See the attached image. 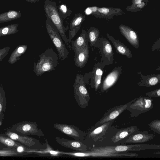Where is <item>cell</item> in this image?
I'll return each instance as SVG.
<instances>
[{
    "instance_id": "cell-38",
    "label": "cell",
    "mask_w": 160,
    "mask_h": 160,
    "mask_svg": "<svg viewBox=\"0 0 160 160\" xmlns=\"http://www.w3.org/2000/svg\"><path fill=\"white\" fill-rule=\"evenodd\" d=\"M2 124V122L0 121V127L1 126Z\"/></svg>"
},
{
    "instance_id": "cell-21",
    "label": "cell",
    "mask_w": 160,
    "mask_h": 160,
    "mask_svg": "<svg viewBox=\"0 0 160 160\" xmlns=\"http://www.w3.org/2000/svg\"><path fill=\"white\" fill-rule=\"evenodd\" d=\"M27 46L23 45L17 47L12 53L8 62L10 64H13L19 59V57L23 54L26 51Z\"/></svg>"
},
{
    "instance_id": "cell-27",
    "label": "cell",
    "mask_w": 160,
    "mask_h": 160,
    "mask_svg": "<svg viewBox=\"0 0 160 160\" xmlns=\"http://www.w3.org/2000/svg\"><path fill=\"white\" fill-rule=\"evenodd\" d=\"M110 123L109 122L104 123L102 125L96 128L90 133L89 137L95 139L100 134L105 132Z\"/></svg>"
},
{
    "instance_id": "cell-3",
    "label": "cell",
    "mask_w": 160,
    "mask_h": 160,
    "mask_svg": "<svg viewBox=\"0 0 160 160\" xmlns=\"http://www.w3.org/2000/svg\"><path fill=\"white\" fill-rule=\"evenodd\" d=\"M46 17L45 26L47 32L58 52L59 58L62 60L65 59L69 55V52L56 28L50 19Z\"/></svg>"
},
{
    "instance_id": "cell-28",
    "label": "cell",
    "mask_w": 160,
    "mask_h": 160,
    "mask_svg": "<svg viewBox=\"0 0 160 160\" xmlns=\"http://www.w3.org/2000/svg\"><path fill=\"white\" fill-rule=\"evenodd\" d=\"M148 2H142L141 4H133L127 6L125 8L126 10L131 12H136L140 11L146 6Z\"/></svg>"
},
{
    "instance_id": "cell-17",
    "label": "cell",
    "mask_w": 160,
    "mask_h": 160,
    "mask_svg": "<svg viewBox=\"0 0 160 160\" xmlns=\"http://www.w3.org/2000/svg\"><path fill=\"white\" fill-rule=\"evenodd\" d=\"M108 38L113 43L117 51L120 54L125 55L129 58L132 57L131 51L123 43L116 40L108 34H107Z\"/></svg>"
},
{
    "instance_id": "cell-23",
    "label": "cell",
    "mask_w": 160,
    "mask_h": 160,
    "mask_svg": "<svg viewBox=\"0 0 160 160\" xmlns=\"http://www.w3.org/2000/svg\"><path fill=\"white\" fill-rule=\"evenodd\" d=\"M7 106V101L5 91L0 86V121L2 122L4 117Z\"/></svg>"
},
{
    "instance_id": "cell-37",
    "label": "cell",
    "mask_w": 160,
    "mask_h": 160,
    "mask_svg": "<svg viewBox=\"0 0 160 160\" xmlns=\"http://www.w3.org/2000/svg\"><path fill=\"white\" fill-rule=\"evenodd\" d=\"M157 95L158 97L160 96V90L159 89L157 92Z\"/></svg>"
},
{
    "instance_id": "cell-2",
    "label": "cell",
    "mask_w": 160,
    "mask_h": 160,
    "mask_svg": "<svg viewBox=\"0 0 160 160\" xmlns=\"http://www.w3.org/2000/svg\"><path fill=\"white\" fill-rule=\"evenodd\" d=\"M44 9L46 17L48 18L54 25L62 40L68 46L70 42L66 35L65 28L63 20L59 13L56 2L50 0H45Z\"/></svg>"
},
{
    "instance_id": "cell-1",
    "label": "cell",
    "mask_w": 160,
    "mask_h": 160,
    "mask_svg": "<svg viewBox=\"0 0 160 160\" xmlns=\"http://www.w3.org/2000/svg\"><path fill=\"white\" fill-rule=\"evenodd\" d=\"M58 59L57 54L52 49H46L40 55L38 62H34V72L37 76H39L45 72L54 70L57 67Z\"/></svg>"
},
{
    "instance_id": "cell-33",
    "label": "cell",
    "mask_w": 160,
    "mask_h": 160,
    "mask_svg": "<svg viewBox=\"0 0 160 160\" xmlns=\"http://www.w3.org/2000/svg\"><path fill=\"white\" fill-rule=\"evenodd\" d=\"M150 126L157 130L159 134L160 130V122L159 120H158L153 121L150 124Z\"/></svg>"
},
{
    "instance_id": "cell-20",
    "label": "cell",
    "mask_w": 160,
    "mask_h": 160,
    "mask_svg": "<svg viewBox=\"0 0 160 160\" xmlns=\"http://www.w3.org/2000/svg\"><path fill=\"white\" fill-rule=\"evenodd\" d=\"M152 103V101L150 99L141 98L136 101L131 106L136 109L145 110L150 108Z\"/></svg>"
},
{
    "instance_id": "cell-39",
    "label": "cell",
    "mask_w": 160,
    "mask_h": 160,
    "mask_svg": "<svg viewBox=\"0 0 160 160\" xmlns=\"http://www.w3.org/2000/svg\"><path fill=\"white\" fill-rule=\"evenodd\" d=\"M1 0H0V1H1Z\"/></svg>"
},
{
    "instance_id": "cell-5",
    "label": "cell",
    "mask_w": 160,
    "mask_h": 160,
    "mask_svg": "<svg viewBox=\"0 0 160 160\" xmlns=\"http://www.w3.org/2000/svg\"><path fill=\"white\" fill-rule=\"evenodd\" d=\"M73 88L74 97L77 102L80 108H85L88 105L90 97L82 76L77 75Z\"/></svg>"
},
{
    "instance_id": "cell-19",
    "label": "cell",
    "mask_w": 160,
    "mask_h": 160,
    "mask_svg": "<svg viewBox=\"0 0 160 160\" xmlns=\"http://www.w3.org/2000/svg\"><path fill=\"white\" fill-rule=\"evenodd\" d=\"M136 128V127L131 126L121 130L112 137V140L114 143L117 142L132 133Z\"/></svg>"
},
{
    "instance_id": "cell-13",
    "label": "cell",
    "mask_w": 160,
    "mask_h": 160,
    "mask_svg": "<svg viewBox=\"0 0 160 160\" xmlns=\"http://www.w3.org/2000/svg\"><path fill=\"white\" fill-rule=\"evenodd\" d=\"M132 101L128 103L120 106L115 108L114 109L111 110L110 111L108 112L99 122V123L101 124L104 123L111 121L119 116L127 108L128 105Z\"/></svg>"
},
{
    "instance_id": "cell-29",
    "label": "cell",
    "mask_w": 160,
    "mask_h": 160,
    "mask_svg": "<svg viewBox=\"0 0 160 160\" xmlns=\"http://www.w3.org/2000/svg\"><path fill=\"white\" fill-rule=\"evenodd\" d=\"M60 16L62 20H64L72 13L71 11L64 4L59 5L58 9Z\"/></svg>"
},
{
    "instance_id": "cell-36",
    "label": "cell",
    "mask_w": 160,
    "mask_h": 160,
    "mask_svg": "<svg viewBox=\"0 0 160 160\" xmlns=\"http://www.w3.org/2000/svg\"><path fill=\"white\" fill-rule=\"evenodd\" d=\"M26 1L31 2V3H36L37 2L40 0H25Z\"/></svg>"
},
{
    "instance_id": "cell-8",
    "label": "cell",
    "mask_w": 160,
    "mask_h": 160,
    "mask_svg": "<svg viewBox=\"0 0 160 160\" xmlns=\"http://www.w3.org/2000/svg\"><path fill=\"white\" fill-rule=\"evenodd\" d=\"M89 7L91 12V14L96 18L111 19L113 16L122 15L124 14L122 10L118 8H99L96 6Z\"/></svg>"
},
{
    "instance_id": "cell-15",
    "label": "cell",
    "mask_w": 160,
    "mask_h": 160,
    "mask_svg": "<svg viewBox=\"0 0 160 160\" xmlns=\"http://www.w3.org/2000/svg\"><path fill=\"white\" fill-rule=\"evenodd\" d=\"M153 135L141 132L131 136L125 142L126 143H142L147 142L153 138Z\"/></svg>"
},
{
    "instance_id": "cell-12",
    "label": "cell",
    "mask_w": 160,
    "mask_h": 160,
    "mask_svg": "<svg viewBox=\"0 0 160 160\" xmlns=\"http://www.w3.org/2000/svg\"><path fill=\"white\" fill-rule=\"evenodd\" d=\"M88 48L87 43L82 50L75 54V62L78 67L82 68L87 62L89 54Z\"/></svg>"
},
{
    "instance_id": "cell-34",
    "label": "cell",
    "mask_w": 160,
    "mask_h": 160,
    "mask_svg": "<svg viewBox=\"0 0 160 160\" xmlns=\"http://www.w3.org/2000/svg\"><path fill=\"white\" fill-rule=\"evenodd\" d=\"M158 82V78L156 77H153L150 78L149 80V83L151 85L156 84Z\"/></svg>"
},
{
    "instance_id": "cell-25",
    "label": "cell",
    "mask_w": 160,
    "mask_h": 160,
    "mask_svg": "<svg viewBox=\"0 0 160 160\" xmlns=\"http://www.w3.org/2000/svg\"><path fill=\"white\" fill-rule=\"evenodd\" d=\"M0 142L8 148L16 149L18 146L22 144L3 134H0Z\"/></svg>"
},
{
    "instance_id": "cell-18",
    "label": "cell",
    "mask_w": 160,
    "mask_h": 160,
    "mask_svg": "<svg viewBox=\"0 0 160 160\" xmlns=\"http://www.w3.org/2000/svg\"><path fill=\"white\" fill-rule=\"evenodd\" d=\"M21 16L20 11L9 10L0 14V23L6 22L19 18Z\"/></svg>"
},
{
    "instance_id": "cell-10",
    "label": "cell",
    "mask_w": 160,
    "mask_h": 160,
    "mask_svg": "<svg viewBox=\"0 0 160 160\" xmlns=\"http://www.w3.org/2000/svg\"><path fill=\"white\" fill-rule=\"evenodd\" d=\"M85 19V15L80 13L76 14L73 18L70 24L68 38L70 42H72V39L79 30Z\"/></svg>"
},
{
    "instance_id": "cell-35",
    "label": "cell",
    "mask_w": 160,
    "mask_h": 160,
    "mask_svg": "<svg viewBox=\"0 0 160 160\" xmlns=\"http://www.w3.org/2000/svg\"><path fill=\"white\" fill-rule=\"evenodd\" d=\"M148 0H132V2L133 4H141L142 2H148Z\"/></svg>"
},
{
    "instance_id": "cell-32",
    "label": "cell",
    "mask_w": 160,
    "mask_h": 160,
    "mask_svg": "<svg viewBox=\"0 0 160 160\" xmlns=\"http://www.w3.org/2000/svg\"><path fill=\"white\" fill-rule=\"evenodd\" d=\"M10 49L9 47H7L0 49V62L7 56Z\"/></svg>"
},
{
    "instance_id": "cell-24",
    "label": "cell",
    "mask_w": 160,
    "mask_h": 160,
    "mask_svg": "<svg viewBox=\"0 0 160 160\" xmlns=\"http://www.w3.org/2000/svg\"><path fill=\"white\" fill-rule=\"evenodd\" d=\"M18 24H13L0 28V37L16 33L19 31Z\"/></svg>"
},
{
    "instance_id": "cell-14",
    "label": "cell",
    "mask_w": 160,
    "mask_h": 160,
    "mask_svg": "<svg viewBox=\"0 0 160 160\" xmlns=\"http://www.w3.org/2000/svg\"><path fill=\"white\" fill-rule=\"evenodd\" d=\"M87 32L83 29L80 35L74 41L71 42L72 48L76 54L82 50L88 43Z\"/></svg>"
},
{
    "instance_id": "cell-31",
    "label": "cell",
    "mask_w": 160,
    "mask_h": 160,
    "mask_svg": "<svg viewBox=\"0 0 160 160\" xmlns=\"http://www.w3.org/2000/svg\"><path fill=\"white\" fill-rule=\"evenodd\" d=\"M107 41L103 46V52L106 56H109L112 52V47L110 43Z\"/></svg>"
},
{
    "instance_id": "cell-11",
    "label": "cell",
    "mask_w": 160,
    "mask_h": 160,
    "mask_svg": "<svg viewBox=\"0 0 160 160\" xmlns=\"http://www.w3.org/2000/svg\"><path fill=\"white\" fill-rule=\"evenodd\" d=\"M121 32L129 43L136 48H138L139 42L136 33L130 28L122 24L119 26Z\"/></svg>"
},
{
    "instance_id": "cell-22",
    "label": "cell",
    "mask_w": 160,
    "mask_h": 160,
    "mask_svg": "<svg viewBox=\"0 0 160 160\" xmlns=\"http://www.w3.org/2000/svg\"><path fill=\"white\" fill-rule=\"evenodd\" d=\"M119 75V72L115 70L110 73L105 79L103 85V89L106 90L112 86L117 80Z\"/></svg>"
},
{
    "instance_id": "cell-16",
    "label": "cell",
    "mask_w": 160,
    "mask_h": 160,
    "mask_svg": "<svg viewBox=\"0 0 160 160\" xmlns=\"http://www.w3.org/2000/svg\"><path fill=\"white\" fill-rule=\"evenodd\" d=\"M46 147L42 150H39L37 151L36 154L42 156H60L64 154V152L55 150L51 147L48 143L47 139H45Z\"/></svg>"
},
{
    "instance_id": "cell-30",
    "label": "cell",
    "mask_w": 160,
    "mask_h": 160,
    "mask_svg": "<svg viewBox=\"0 0 160 160\" xmlns=\"http://www.w3.org/2000/svg\"><path fill=\"white\" fill-rule=\"evenodd\" d=\"M103 72L99 68H97L94 75V87L96 90L98 88L101 83V77L102 75Z\"/></svg>"
},
{
    "instance_id": "cell-26",
    "label": "cell",
    "mask_w": 160,
    "mask_h": 160,
    "mask_svg": "<svg viewBox=\"0 0 160 160\" xmlns=\"http://www.w3.org/2000/svg\"><path fill=\"white\" fill-rule=\"evenodd\" d=\"M99 34L98 30L95 28L91 27L87 32V38H88L91 46L95 44Z\"/></svg>"
},
{
    "instance_id": "cell-7",
    "label": "cell",
    "mask_w": 160,
    "mask_h": 160,
    "mask_svg": "<svg viewBox=\"0 0 160 160\" xmlns=\"http://www.w3.org/2000/svg\"><path fill=\"white\" fill-rule=\"evenodd\" d=\"M54 128L65 135L83 142L86 132L80 129L77 126L63 123H55Z\"/></svg>"
},
{
    "instance_id": "cell-6",
    "label": "cell",
    "mask_w": 160,
    "mask_h": 160,
    "mask_svg": "<svg viewBox=\"0 0 160 160\" xmlns=\"http://www.w3.org/2000/svg\"><path fill=\"white\" fill-rule=\"evenodd\" d=\"M3 134L31 149L42 150L46 147H45L46 143L44 145H42L39 140L28 136L21 135L8 130Z\"/></svg>"
},
{
    "instance_id": "cell-4",
    "label": "cell",
    "mask_w": 160,
    "mask_h": 160,
    "mask_svg": "<svg viewBox=\"0 0 160 160\" xmlns=\"http://www.w3.org/2000/svg\"><path fill=\"white\" fill-rule=\"evenodd\" d=\"M7 130L22 136H44L43 132L38 128V124L35 122L24 121L12 125Z\"/></svg>"
},
{
    "instance_id": "cell-9",
    "label": "cell",
    "mask_w": 160,
    "mask_h": 160,
    "mask_svg": "<svg viewBox=\"0 0 160 160\" xmlns=\"http://www.w3.org/2000/svg\"><path fill=\"white\" fill-rule=\"evenodd\" d=\"M55 139L58 144L64 147L80 152H85L88 150L87 146L79 141L58 137Z\"/></svg>"
}]
</instances>
